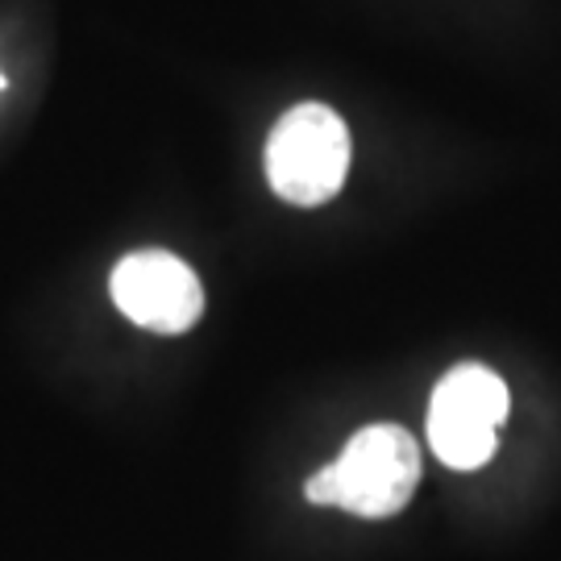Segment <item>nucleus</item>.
<instances>
[{
  "label": "nucleus",
  "mask_w": 561,
  "mask_h": 561,
  "mask_svg": "<svg viewBox=\"0 0 561 561\" xmlns=\"http://www.w3.org/2000/svg\"><path fill=\"white\" fill-rule=\"evenodd\" d=\"M350 175V129L329 104H296L266 141V180L300 208L333 201Z\"/></svg>",
  "instance_id": "f03ea898"
},
{
  "label": "nucleus",
  "mask_w": 561,
  "mask_h": 561,
  "mask_svg": "<svg viewBox=\"0 0 561 561\" xmlns=\"http://www.w3.org/2000/svg\"><path fill=\"white\" fill-rule=\"evenodd\" d=\"M0 88H4V76H0Z\"/></svg>",
  "instance_id": "39448f33"
},
{
  "label": "nucleus",
  "mask_w": 561,
  "mask_h": 561,
  "mask_svg": "<svg viewBox=\"0 0 561 561\" xmlns=\"http://www.w3.org/2000/svg\"><path fill=\"white\" fill-rule=\"evenodd\" d=\"M421 482V445L400 424H370L350 437L333 466L317 470L304 495L321 507H345L362 520H387L408 507Z\"/></svg>",
  "instance_id": "f257e3e1"
},
{
  "label": "nucleus",
  "mask_w": 561,
  "mask_h": 561,
  "mask_svg": "<svg viewBox=\"0 0 561 561\" xmlns=\"http://www.w3.org/2000/svg\"><path fill=\"white\" fill-rule=\"evenodd\" d=\"M113 304L125 321L154 333H187L204 312L196 271L167 250H138L113 271Z\"/></svg>",
  "instance_id": "20e7f679"
},
{
  "label": "nucleus",
  "mask_w": 561,
  "mask_h": 561,
  "mask_svg": "<svg viewBox=\"0 0 561 561\" xmlns=\"http://www.w3.org/2000/svg\"><path fill=\"white\" fill-rule=\"evenodd\" d=\"M507 382L479 362L454 366L428 403V445L449 470H479L495 458L500 428L507 421Z\"/></svg>",
  "instance_id": "7ed1b4c3"
}]
</instances>
